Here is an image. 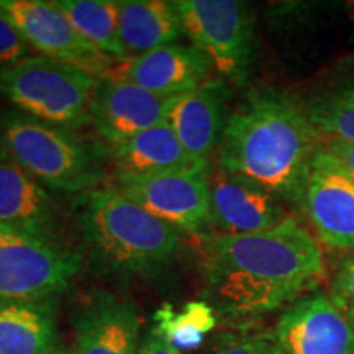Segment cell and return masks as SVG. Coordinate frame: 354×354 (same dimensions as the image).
I'll return each mask as SVG.
<instances>
[{
    "label": "cell",
    "mask_w": 354,
    "mask_h": 354,
    "mask_svg": "<svg viewBox=\"0 0 354 354\" xmlns=\"http://www.w3.org/2000/svg\"><path fill=\"white\" fill-rule=\"evenodd\" d=\"M205 295L216 312L251 320L287 308L325 279L322 245L297 220L254 234H198Z\"/></svg>",
    "instance_id": "cell-1"
},
{
    "label": "cell",
    "mask_w": 354,
    "mask_h": 354,
    "mask_svg": "<svg viewBox=\"0 0 354 354\" xmlns=\"http://www.w3.org/2000/svg\"><path fill=\"white\" fill-rule=\"evenodd\" d=\"M322 138L305 102L277 88H254L230 113L218 169L259 184L282 203L302 209Z\"/></svg>",
    "instance_id": "cell-2"
},
{
    "label": "cell",
    "mask_w": 354,
    "mask_h": 354,
    "mask_svg": "<svg viewBox=\"0 0 354 354\" xmlns=\"http://www.w3.org/2000/svg\"><path fill=\"white\" fill-rule=\"evenodd\" d=\"M79 223L88 263L97 274L130 281L153 279L174 264L180 232L112 187L81 196Z\"/></svg>",
    "instance_id": "cell-3"
},
{
    "label": "cell",
    "mask_w": 354,
    "mask_h": 354,
    "mask_svg": "<svg viewBox=\"0 0 354 354\" xmlns=\"http://www.w3.org/2000/svg\"><path fill=\"white\" fill-rule=\"evenodd\" d=\"M0 148L50 192L64 196L97 189L110 161L105 145L12 107L0 110Z\"/></svg>",
    "instance_id": "cell-4"
},
{
    "label": "cell",
    "mask_w": 354,
    "mask_h": 354,
    "mask_svg": "<svg viewBox=\"0 0 354 354\" xmlns=\"http://www.w3.org/2000/svg\"><path fill=\"white\" fill-rule=\"evenodd\" d=\"M100 77L44 56L0 69V95L30 117L81 130L91 125V102Z\"/></svg>",
    "instance_id": "cell-5"
},
{
    "label": "cell",
    "mask_w": 354,
    "mask_h": 354,
    "mask_svg": "<svg viewBox=\"0 0 354 354\" xmlns=\"http://www.w3.org/2000/svg\"><path fill=\"white\" fill-rule=\"evenodd\" d=\"M184 35L201 50L218 77L233 86L250 82L256 56L254 20L238 0H179Z\"/></svg>",
    "instance_id": "cell-6"
},
{
    "label": "cell",
    "mask_w": 354,
    "mask_h": 354,
    "mask_svg": "<svg viewBox=\"0 0 354 354\" xmlns=\"http://www.w3.org/2000/svg\"><path fill=\"white\" fill-rule=\"evenodd\" d=\"M82 254L0 223V302L56 299L82 269Z\"/></svg>",
    "instance_id": "cell-7"
},
{
    "label": "cell",
    "mask_w": 354,
    "mask_h": 354,
    "mask_svg": "<svg viewBox=\"0 0 354 354\" xmlns=\"http://www.w3.org/2000/svg\"><path fill=\"white\" fill-rule=\"evenodd\" d=\"M110 187L180 233H207L210 214V172H113Z\"/></svg>",
    "instance_id": "cell-8"
},
{
    "label": "cell",
    "mask_w": 354,
    "mask_h": 354,
    "mask_svg": "<svg viewBox=\"0 0 354 354\" xmlns=\"http://www.w3.org/2000/svg\"><path fill=\"white\" fill-rule=\"evenodd\" d=\"M0 13L39 56L74 66L95 77L112 73V57L87 43L55 2L0 0Z\"/></svg>",
    "instance_id": "cell-9"
},
{
    "label": "cell",
    "mask_w": 354,
    "mask_h": 354,
    "mask_svg": "<svg viewBox=\"0 0 354 354\" xmlns=\"http://www.w3.org/2000/svg\"><path fill=\"white\" fill-rule=\"evenodd\" d=\"M322 245L354 251V184L325 149L318 148L302 209Z\"/></svg>",
    "instance_id": "cell-10"
},
{
    "label": "cell",
    "mask_w": 354,
    "mask_h": 354,
    "mask_svg": "<svg viewBox=\"0 0 354 354\" xmlns=\"http://www.w3.org/2000/svg\"><path fill=\"white\" fill-rule=\"evenodd\" d=\"M274 335L284 354H354V325L322 292L289 305Z\"/></svg>",
    "instance_id": "cell-11"
},
{
    "label": "cell",
    "mask_w": 354,
    "mask_h": 354,
    "mask_svg": "<svg viewBox=\"0 0 354 354\" xmlns=\"http://www.w3.org/2000/svg\"><path fill=\"white\" fill-rule=\"evenodd\" d=\"M171 100L136 84L104 76L91 102V125L105 146L123 143L166 123Z\"/></svg>",
    "instance_id": "cell-12"
},
{
    "label": "cell",
    "mask_w": 354,
    "mask_h": 354,
    "mask_svg": "<svg viewBox=\"0 0 354 354\" xmlns=\"http://www.w3.org/2000/svg\"><path fill=\"white\" fill-rule=\"evenodd\" d=\"M282 202L259 184L218 169L210 174L209 232L254 234L284 223Z\"/></svg>",
    "instance_id": "cell-13"
},
{
    "label": "cell",
    "mask_w": 354,
    "mask_h": 354,
    "mask_svg": "<svg viewBox=\"0 0 354 354\" xmlns=\"http://www.w3.org/2000/svg\"><path fill=\"white\" fill-rule=\"evenodd\" d=\"M230 95L228 82L212 76L187 94L172 97L166 123L194 158L209 161L210 154L218 149L232 113Z\"/></svg>",
    "instance_id": "cell-14"
},
{
    "label": "cell",
    "mask_w": 354,
    "mask_h": 354,
    "mask_svg": "<svg viewBox=\"0 0 354 354\" xmlns=\"http://www.w3.org/2000/svg\"><path fill=\"white\" fill-rule=\"evenodd\" d=\"M212 63L201 50L192 44L174 43L125 61L109 76L172 99L205 84L212 77Z\"/></svg>",
    "instance_id": "cell-15"
},
{
    "label": "cell",
    "mask_w": 354,
    "mask_h": 354,
    "mask_svg": "<svg viewBox=\"0 0 354 354\" xmlns=\"http://www.w3.org/2000/svg\"><path fill=\"white\" fill-rule=\"evenodd\" d=\"M141 318L136 305L110 290H95L74 322L76 354H138Z\"/></svg>",
    "instance_id": "cell-16"
},
{
    "label": "cell",
    "mask_w": 354,
    "mask_h": 354,
    "mask_svg": "<svg viewBox=\"0 0 354 354\" xmlns=\"http://www.w3.org/2000/svg\"><path fill=\"white\" fill-rule=\"evenodd\" d=\"M0 223L43 240L61 243L55 197L0 148Z\"/></svg>",
    "instance_id": "cell-17"
},
{
    "label": "cell",
    "mask_w": 354,
    "mask_h": 354,
    "mask_svg": "<svg viewBox=\"0 0 354 354\" xmlns=\"http://www.w3.org/2000/svg\"><path fill=\"white\" fill-rule=\"evenodd\" d=\"M115 172L158 174V172L209 171V161L187 153L167 123L146 130L123 143L107 146Z\"/></svg>",
    "instance_id": "cell-18"
},
{
    "label": "cell",
    "mask_w": 354,
    "mask_h": 354,
    "mask_svg": "<svg viewBox=\"0 0 354 354\" xmlns=\"http://www.w3.org/2000/svg\"><path fill=\"white\" fill-rule=\"evenodd\" d=\"M56 344V299L0 302V354H43Z\"/></svg>",
    "instance_id": "cell-19"
},
{
    "label": "cell",
    "mask_w": 354,
    "mask_h": 354,
    "mask_svg": "<svg viewBox=\"0 0 354 354\" xmlns=\"http://www.w3.org/2000/svg\"><path fill=\"white\" fill-rule=\"evenodd\" d=\"M183 35V20L176 2H120V39L128 56H140L156 48L174 44Z\"/></svg>",
    "instance_id": "cell-20"
},
{
    "label": "cell",
    "mask_w": 354,
    "mask_h": 354,
    "mask_svg": "<svg viewBox=\"0 0 354 354\" xmlns=\"http://www.w3.org/2000/svg\"><path fill=\"white\" fill-rule=\"evenodd\" d=\"M71 25L105 56L125 63L128 55L120 39V2L113 0H55Z\"/></svg>",
    "instance_id": "cell-21"
},
{
    "label": "cell",
    "mask_w": 354,
    "mask_h": 354,
    "mask_svg": "<svg viewBox=\"0 0 354 354\" xmlns=\"http://www.w3.org/2000/svg\"><path fill=\"white\" fill-rule=\"evenodd\" d=\"M305 109L322 140L354 143V81L312 97Z\"/></svg>",
    "instance_id": "cell-22"
},
{
    "label": "cell",
    "mask_w": 354,
    "mask_h": 354,
    "mask_svg": "<svg viewBox=\"0 0 354 354\" xmlns=\"http://www.w3.org/2000/svg\"><path fill=\"white\" fill-rule=\"evenodd\" d=\"M156 326L180 351L196 348L202 342L203 335L215 326L214 308L203 302H192L185 305L177 315L169 307L162 308Z\"/></svg>",
    "instance_id": "cell-23"
},
{
    "label": "cell",
    "mask_w": 354,
    "mask_h": 354,
    "mask_svg": "<svg viewBox=\"0 0 354 354\" xmlns=\"http://www.w3.org/2000/svg\"><path fill=\"white\" fill-rule=\"evenodd\" d=\"M328 297L354 325V253L343 259L336 269Z\"/></svg>",
    "instance_id": "cell-24"
},
{
    "label": "cell",
    "mask_w": 354,
    "mask_h": 354,
    "mask_svg": "<svg viewBox=\"0 0 354 354\" xmlns=\"http://www.w3.org/2000/svg\"><path fill=\"white\" fill-rule=\"evenodd\" d=\"M210 354H284V351L274 333H253L230 338Z\"/></svg>",
    "instance_id": "cell-25"
},
{
    "label": "cell",
    "mask_w": 354,
    "mask_h": 354,
    "mask_svg": "<svg viewBox=\"0 0 354 354\" xmlns=\"http://www.w3.org/2000/svg\"><path fill=\"white\" fill-rule=\"evenodd\" d=\"M32 56V50L24 41L19 32L0 13V69L20 63Z\"/></svg>",
    "instance_id": "cell-26"
},
{
    "label": "cell",
    "mask_w": 354,
    "mask_h": 354,
    "mask_svg": "<svg viewBox=\"0 0 354 354\" xmlns=\"http://www.w3.org/2000/svg\"><path fill=\"white\" fill-rule=\"evenodd\" d=\"M322 148L338 162V166L354 184V143L339 140H322Z\"/></svg>",
    "instance_id": "cell-27"
},
{
    "label": "cell",
    "mask_w": 354,
    "mask_h": 354,
    "mask_svg": "<svg viewBox=\"0 0 354 354\" xmlns=\"http://www.w3.org/2000/svg\"><path fill=\"white\" fill-rule=\"evenodd\" d=\"M138 354H184V351L177 349L154 325L149 326L141 338Z\"/></svg>",
    "instance_id": "cell-28"
},
{
    "label": "cell",
    "mask_w": 354,
    "mask_h": 354,
    "mask_svg": "<svg viewBox=\"0 0 354 354\" xmlns=\"http://www.w3.org/2000/svg\"><path fill=\"white\" fill-rule=\"evenodd\" d=\"M43 354H76V353L71 351V349H68L66 346H61V344H56V346H53L50 351H46Z\"/></svg>",
    "instance_id": "cell-29"
}]
</instances>
